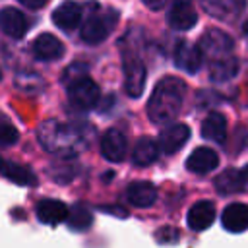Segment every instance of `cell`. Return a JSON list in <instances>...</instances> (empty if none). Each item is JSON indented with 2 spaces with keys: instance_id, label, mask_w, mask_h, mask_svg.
<instances>
[{
  "instance_id": "6da1fadb",
  "label": "cell",
  "mask_w": 248,
  "mask_h": 248,
  "mask_svg": "<svg viewBox=\"0 0 248 248\" xmlns=\"http://www.w3.org/2000/svg\"><path fill=\"white\" fill-rule=\"evenodd\" d=\"M39 143L52 155L74 157L89 143V130L79 124H66L60 120H45L37 128Z\"/></svg>"
},
{
  "instance_id": "7a4b0ae2",
  "label": "cell",
  "mask_w": 248,
  "mask_h": 248,
  "mask_svg": "<svg viewBox=\"0 0 248 248\" xmlns=\"http://www.w3.org/2000/svg\"><path fill=\"white\" fill-rule=\"evenodd\" d=\"M184 93H186V85L180 78H163L149 101H147V116L153 124H167L170 122L182 108V101H184Z\"/></svg>"
},
{
  "instance_id": "3957f363",
  "label": "cell",
  "mask_w": 248,
  "mask_h": 248,
  "mask_svg": "<svg viewBox=\"0 0 248 248\" xmlns=\"http://www.w3.org/2000/svg\"><path fill=\"white\" fill-rule=\"evenodd\" d=\"M116 12H103V14H93L85 19V23H81V29H79V35H81V41L87 43V45H99L103 43L108 33L114 29L116 25Z\"/></svg>"
},
{
  "instance_id": "277c9868",
  "label": "cell",
  "mask_w": 248,
  "mask_h": 248,
  "mask_svg": "<svg viewBox=\"0 0 248 248\" xmlns=\"http://www.w3.org/2000/svg\"><path fill=\"white\" fill-rule=\"evenodd\" d=\"M200 50L202 54L213 62V60H221V58H227L231 56L232 52V39L229 33L217 29V27H211L207 31H203V35L200 37Z\"/></svg>"
},
{
  "instance_id": "5b68a950",
  "label": "cell",
  "mask_w": 248,
  "mask_h": 248,
  "mask_svg": "<svg viewBox=\"0 0 248 248\" xmlns=\"http://www.w3.org/2000/svg\"><path fill=\"white\" fill-rule=\"evenodd\" d=\"M99 97H101L99 85L89 76H83L68 85V99L76 108H81V110L93 108L99 103Z\"/></svg>"
},
{
  "instance_id": "8992f818",
  "label": "cell",
  "mask_w": 248,
  "mask_h": 248,
  "mask_svg": "<svg viewBox=\"0 0 248 248\" xmlns=\"http://www.w3.org/2000/svg\"><path fill=\"white\" fill-rule=\"evenodd\" d=\"M167 21L176 31L192 29L198 21V12H196L192 0H172L169 14H167Z\"/></svg>"
},
{
  "instance_id": "52a82bcc",
  "label": "cell",
  "mask_w": 248,
  "mask_h": 248,
  "mask_svg": "<svg viewBox=\"0 0 248 248\" xmlns=\"http://www.w3.org/2000/svg\"><path fill=\"white\" fill-rule=\"evenodd\" d=\"M147 79V70L140 58L128 56L124 60V87L130 97H140L143 93Z\"/></svg>"
},
{
  "instance_id": "ba28073f",
  "label": "cell",
  "mask_w": 248,
  "mask_h": 248,
  "mask_svg": "<svg viewBox=\"0 0 248 248\" xmlns=\"http://www.w3.org/2000/svg\"><path fill=\"white\" fill-rule=\"evenodd\" d=\"M203 62V54L200 50V46L188 43V41H178L174 46V64L188 72V74H196L202 68Z\"/></svg>"
},
{
  "instance_id": "9c48e42d",
  "label": "cell",
  "mask_w": 248,
  "mask_h": 248,
  "mask_svg": "<svg viewBox=\"0 0 248 248\" xmlns=\"http://www.w3.org/2000/svg\"><path fill=\"white\" fill-rule=\"evenodd\" d=\"M27 17L23 16V12H19L17 8H2L0 10V29L12 37V39H21L27 33Z\"/></svg>"
},
{
  "instance_id": "30bf717a",
  "label": "cell",
  "mask_w": 248,
  "mask_h": 248,
  "mask_svg": "<svg viewBox=\"0 0 248 248\" xmlns=\"http://www.w3.org/2000/svg\"><path fill=\"white\" fill-rule=\"evenodd\" d=\"M101 153L110 163L122 161L124 155H126V138H124V134L116 128L107 130L101 138Z\"/></svg>"
},
{
  "instance_id": "8fae6325",
  "label": "cell",
  "mask_w": 248,
  "mask_h": 248,
  "mask_svg": "<svg viewBox=\"0 0 248 248\" xmlns=\"http://www.w3.org/2000/svg\"><path fill=\"white\" fill-rule=\"evenodd\" d=\"M219 165V155L211 147H198L186 159V169L194 174H207Z\"/></svg>"
},
{
  "instance_id": "7c38bea8",
  "label": "cell",
  "mask_w": 248,
  "mask_h": 248,
  "mask_svg": "<svg viewBox=\"0 0 248 248\" xmlns=\"http://www.w3.org/2000/svg\"><path fill=\"white\" fill-rule=\"evenodd\" d=\"M190 138V128L186 124H170L159 134V147L165 153H176Z\"/></svg>"
},
{
  "instance_id": "4fadbf2b",
  "label": "cell",
  "mask_w": 248,
  "mask_h": 248,
  "mask_svg": "<svg viewBox=\"0 0 248 248\" xmlns=\"http://www.w3.org/2000/svg\"><path fill=\"white\" fill-rule=\"evenodd\" d=\"M52 21L62 31L76 29L81 21V6L74 0H66V2L58 4V8H54V12H52Z\"/></svg>"
},
{
  "instance_id": "5bb4252c",
  "label": "cell",
  "mask_w": 248,
  "mask_h": 248,
  "mask_svg": "<svg viewBox=\"0 0 248 248\" xmlns=\"http://www.w3.org/2000/svg\"><path fill=\"white\" fill-rule=\"evenodd\" d=\"M33 54L35 58L43 60V62H50V60H58L64 54V45L60 39H56L50 33H41L35 41H33Z\"/></svg>"
},
{
  "instance_id": "9a60e30c",
  "label": "cell",
  "mask_w": 248,
  "mask_h": 248,
  "mask_svg": "<svg viewBox=\"0 0 248 248\" xmlns=\"http://www.w3.org/2000/svg\"><path fill=\"white\" fill-rule=\"evenodd\" d=\"M215 221V205L209 200L196 202L186 215V223L192 231H205Z\"/></svg>"
},
{
  "instance_id": "2e32d148",
  "label": "cell",
  "mask_w": 248,
  "mask_h": 248,
  "mask_svg": "<svg viewBox=\"0 0 248 248\" xmlns=\"http://www.w3.org/2000/svg\"><path fill=\"white\" fill-rule=\"evenodd\" d=\"M221 223L231 232H242L248 229V205L234 202L229 203L221 213Z\"/></svg>"
},
{
  "instance_id": "e0dca14e",
  "label": "cell",
  "mask_w": 248,
  "mask_h": 248,
  "mask_svg": "<svg viewBox=\"0 0 248 248\" xmlns=\"http://www.w3.org/2000/svg\"><path fill=\"white\" fill-rule=\"evenodd\" d=\"M37 219L45 225H58L68 217V205L60 200H41L35 207Z\"/></svg>"
},
{
  "instance_id": "ac0fdd59",
  "label": "cell",
  "mask_w": 248,
  "mask_h": 248,
  "mask_svg": "<svg viewBox=\"0 0 248 248\" xmlns=\"http://www.w3.org/2000/svg\"><path fill=\"white\" fill-rule=\"evenodd\" d=\"M246 188V172L238 169H227L215 178V190L223 196L238 194Z\"/></svg>"
},
{
  "instance_id": "d6986e66",
  "label": "cell",
  "mask_w": 248,
  "mask_h": 248,
  "mask_svg": "<svg viewBox=\"0 0 248 248\" xmlns=\"http://www.w3.org/2000/svg\"><path fill=\"white\" fill-rule=\"evenodd\" d=\"M0 174L19 186H35L37 184V176L29 167L17 165L14 161H2L0 163Z\"/></svg>"
},
{
  "instance_id": "ffe728a7",
  "label": "cell",
  "mask_w": 248,
  "mask_h": 248,
  "mask_svg": "<svg viewBox=\"0 0 248 248\" xmlns=\"http://www.w3.org/2000/svg\"><path fill=\"white\" fill-rule=\"evenodd\" d=\"M126 198L136 207H149L157 200V190L149 182H132L126 190Z\"/></svg>"
},
{
  "instance_id": "44dd1931",
  "label": "cell",
  "mask_w": 248,
  "mask_h": 248,
  "mask_svg": "<svg viewBox=\"0 0 248 248\" xmlns=\"http://www.w3.org/2000/svg\"><path fill=\"white\" fill-rule=\"evenodd\" d=\"M202 136L209 141L223 143L227 138V120L221 112H211L202 122Z\"/></svg>"
},
{
  "instance_id": "7402d4cb",
  "label": "cell",
  "mask_w": 248,
  "mask_h": 248,
  "mask_svg": "<svg viewBox=\"0 0 248 248\" xmlns=\"http://www.w3.org/2000/svg\"><path fill=\"white\" fill-rule=\"evenodd\" d=\"M236 72H238V60L232 54L227 56V58L209 62V79L213 83L229 81V79H232L236 76Z\"/></svg>"
},
{
  "instance_id": "603a6c76",
  "label": "cell",
  "mask_w": 248,
  "mask_h": 248,
  "mask_svg": "<svg viewBox=\"0 0 248 248\" xmlns=\"http://www.w3.org/2000/svg\"><path fill=\"white\" fill-rule=\"evenodd\" d=\"M159 151H161L159 141H155L151 138H141L132 151V161L140 167H147L159 159Z\"/></svg>"
},
{
  "instance_id": "cb8c5ba5",
  "label": "cell",
  "mask_w": 248,
  "mask_h": 248,
  "mask_svg": "<svg viewBox=\"0 0 248 248\" xmlns=\"http://www.w3.org/2000/svg\"><path fill=\"white\" fill-rule=\"evenodd\" d=\"M66 221H68L70 229H74V231H85V229L91 227V223H93V215H91V211H89L85 205L76 203L72 209H68V217H66Z\"/></svg>"
},
{
  "instance_id": "d4e9b609",
  "label": "cell",
  "mask_w": 248,
  "mask_h": 248,
  "mask_svg": "<svg viewBox=\"0 0 248 248\" xmlns=\"http://www.w3.org/2000/svg\"><path fill=\"white\" fill-rule=\"evenodd\" d=\"M202 8L217 19H227L234 14V0H200Z\"/></svg>"
},
{
  "instance_id": "484cf974",
  "label": "cell",
  "mask_w": 248,
  "mask_h": 248,
  "mask_svg": "<svg viewBox=\"0 0 248 248\" xmlns=\"http://www.w3.org/2000/svg\"><path fill=\"white\" fill-rule=\"evenodd\" d=\"M17 140H19L17 128L4 114H0V145L2 147H10V145L17 143Z\"/></svg>"
},
{
  "instance_id": "4316f807",
  "label": "cell",
  "mask_w": 248,
  "mask_h": 248,
  "mask_svg": "<svg viewBox=\"0 0 248 248\" xmlns=\"http://www.w3.org/2000/svg\"><path fill=\"white\" fill-rule=\"evenodd\" d=\"M83 76H87V64L76 62V64H70V66L64 70L62 81H64V85L68 87L70 83H74L76 79H79V78H83Z\"/></svg>"
},
{
  "instance_id": "83f0119b",
  "label": "cell",
  "mask_w": 248,
  "mask_h": 248,
  "mask_svg": "<svg viewBox=\"0 0 248 248\" xmlns=\"http://www.w3.org/2000/svg\"><path fill=\"white\" fill-rule=\"evenodd\" d=\"M155 236H157V240H159L161 244H174V242L178 240V231L172 229V227H161V229L155 232Z\"/></svg>"
},
{
  "instance_id": "f1b7e54d",
  "label": "cell",
  "mask_w": 248,
  "mask_h": 248,
  "mask_svg": "<svg viewBox=\"0 0 248 248\" xmlns=\"http://www.w3.org/2000/svg\"><path fill=\"white\" fill-rule=\"evenodd\" d=\"M19 4H23L25 8H29V10H41V8H45L46 6V2L48 0H17Z\"/></svg>"
},
{
  "instance_id": "f546056e",
  "label": "cell",
  "mask_w": 248,
  "mask_h": 248,
  "mask_svg": "<svg viewBox=\"0 0 248 248\" xmlns=\"http://www.w3.org/2000/svg\"><path fill=\"white\" fill-rule=\"evenodd\" d=\"M149 10H161L165 4H167V0H141Z\"/></svg>"
},
{
  "instance_id": "4dcf8cb0",
  "label": "cell",
  "mask_w": 248,
  "mask_h": 248,
  "mask_svg": "<svg viewBox=\"0 0 248 248\" xmlns=\"http://www.w3.org/2000/svg\"><path fill=\"white\" fill-rule=\"evenodd\" d=\"M242 33H244V35H246V37H248V21H246V23H244V25H242Z\"/></svg>"
},
{
  "instance_id": "1f68e13d",
  "label": "cell",
  "mask_w": 248,
  "mask_h": 248,
  "mask_svg": "<svg viewBox=\"0 0 248 248\" xmlns=\"http://www.w3.org/2000/svg\"><path fill=\"white\" fill-rule=\"evenodd\" d=\"M0 81H2V72H0Z\"/></svg>"
},
{
  "instance_id": "d6a6232c",
  "label": "cell",
  "mask_w": 248,
  "mask_h": 248,
  "mask_svg": "<svg viewBox=\"0 0 248 248\" xmlns=\"http://www.w3.org/2000/svg\"><path fill=\"white\" fill-rule=\"evenodd\" d=\"M244 172H246V174H248V169H246V170H244Z\"/></svg>"
},
{
  "instance_id": "836d02e7",
  "label": "cell",
  "mask_w": 248,
  "mask_h": 248,
  "mask_svg": "<svg viewBox=\"0 0 248 248\" xmlns=\"http://www.w3.org/2000/svg\"><path fill=\"white\" fill-rule=\"evenodd\" d=\"M2 161H4V159H2V157H0V163H2Z\"/></svg>"
}]
</instances>
